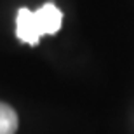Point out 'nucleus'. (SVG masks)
I'll use <instances>...</instances> for the list:
<instances>
[{
	"instance_id": "f257e3e1",
	"label": "nucleus",
	"mask_w": 134,
	"mask_h": 134,
	"mask_svg": "<svg viewBox=\"0 0 134 134\" xmlns=\"http://www.w3.org/2000/svg\"><path fill=\"white\" fill-rule=\"evenodd\" d=\"M63 12L52 2L44 4L40 9L30 10L23 7L16 16V37L30 45H38L40 37L54 35L61 28Z\"/></svg>"
},
{
	"instance_id": "f03ea898",
	"label": "nucleus",
	"mask_w": 134,
	"mask_h": 134,
	"mask_svg": "<svg viewBox=\"0 0 134 134\" xmlns=\"http://www.w3.org/2000/svg\"><path fill=\"white\" fill-rule=\"evenodd\" d=\"M18 115L9 104L0 103V134H16Z\"/></svg>"
}]
</instances>
